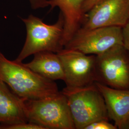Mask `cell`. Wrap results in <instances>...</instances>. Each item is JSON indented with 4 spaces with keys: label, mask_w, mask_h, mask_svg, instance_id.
Wrapping results in <instances>:
<instances>
[{
    "label": "cell",
    "mask_w": 129,
    "mask_h": 129,
    "mask_svg": "<svg viewBox=\"0 0 129 129\" xmlns=\"http://www.w3.org/2000/svg\"><path fill=\"white\" fill-rule=\"evenodd\" d=\"M115 124H112L109 122L108 120H97L90 124L88 125L84 129H117Z\"/></svg>",
    "instance_id": "5bb4252c"
},
{
    "label": "cell",
    "mask_w": 129,
    "mask_h": 129,
    "mask_svg": "<svg viewBox=\"0 0 129 129\" xmlns=\"http://www.w3.org/2000/svg\"><path fill=\"white\" fill-rule=\"evenodd\" d=\"M28 121L45 129H75L67 98L59 92L49 97L36 100L23 99Z\"/></svg>",
    "instance_id": "277c9868"
},
{
    "label": "cell",
    "mask_w": 129,
    "mask_h": 129,
    "mask_svg": "<svg viewBox=\"0 0 129 129\" xmlns=\"http://www.w3.org/2000/svg\"><path fill=\"white\" fill-rule=\"evenodd\" d=\"M61 92L67 98L76 129H84L97 120H109L104 97L95 82L83 87L66 86Z\"/></svg>",
    "instance_id": "7a4b0ae2"
},
{
    "label": "cell",
    "mask_w": 129,
    "mask_h": 129,
    "mask_svg": "<svg viewBox=\"0 0 129 129\" xmlns=\"http://www.w3.org/2000/svg\"><path fill=\"white\" fill-rule=\"evenodd\" d=\"M102 1L103 0H86L83 4L82 8V12L84 15L85 16V14L87 13L93 6Z\"/></svg>",
    "instance_id": "e0dca14e"
},
{
    "label": "cell",
    "mask_w": 129,
    "mask_h": 129,
    "mask_svg": "<svg viewBox=\"0 0 129 129\" xmlns=\"http://www.w3.org/2000/svg\"><path fill=\"white\" fill-rule=\"evenodd\" d=\"M28 122L23 99L0 81V127Z\"/></svg>",
    "instance_id": "30bf717a"
},
{
    "label": "cell",
    "mask_w": 129,
    "mask_h": 129,
    "mask_svg": "<svg viewBox=\"0 0 129 129\" xmlns=\"http://www.w3.org/2000/svg\"><path fill=\"white\" fill-rule=\"evenodd\" d=\"M120 45H123L122 28L107 26L87 30L79 29L64 48L97 55Z\"/></svg>",
    "instance_id": "8992f818"
},
{
    "label": "cell",
    "mask_w": 129,
    "mask_h": 129,
    "mask_svg": "<svg viewBox=\"0 0 129 129\" xmlns=\"http://www.w3.org/2000/svg\"><path fill=\"white\" fill-rule=\"evenodd\" d=\"M104 97L109 119L118 129H126L129 122V89H119L95 82Z\"/></svg>",
    "instance_id": "9c48e42d"
},
{
    "label": "cell",
    "mask_w": 129,
    "mask_h": 129,
    "mask_svg": "<svg viewBox=\"0 0 129 129\" xmlns=\"http://www.w3.org/2000/svg\"><path fill=\"white\" fill-rule=\"evenodd\" d=\"M96 82L119 89H129V52L123 45L96 55Z\"/></svg>",
    "instance_id": "5b68a950"
},
{
    "label": "cell",
    "mask_w": 129,
    "mask_h": 129,
    "mask_svg": "<svg viewBox=\"0 0 129 129\" xmlns=\"http://www.w3.org/2000/svg\"><path fill=\"white\" fill-rule=\"evenodd\" d=\"M0 129H45V128L40 125L28 121L1 126L0 127Z\"/></svg>",
    "instance_id": "4fadbf2b"
},
{
    "label": "cell",
    "mask_w": 129,
    "mask_h": 129,
    "mask_svg": "<svg viewBox=\"0 0 129 129\" xmlns=\"http://www.w3.org/2000/svg\"><path fill=\"white\" fill-rule=\"evenodd\" d=\"M21 19L26 27V38L15 61L22 62L29 56L42 51L57 53L64 48V20L61 13L56 22L53 24L45 23L41 19L32 14Z\"/></svg>",
    "instance_id": "3957f363"
},
{
    "label": "cell",
    "mask_w": 129,
    "mask_h": 129,
    "mask_svg": "<svg viewBox=\"0 0 129 129\" xmlns=\"http://www.w3.org/2000/svg\"><path fill=\"white\" fill-rule=\"evenodd\" d=\"M31 8L36 10L39 8H44L50 6L51 5L50 0H28Z\"/></svg>",
    "instance_id": "9a60e30c"
},
{
    "label": "cell",
    "mask_w": 129,
    "mask_h": 129,
    "mask_svg": "<svg viewBox=\"0 0 129 129\" xmlns=\"http://www.w3.org/2000/svg\"><path fill=\"white\" fill-rule=\"evenodd\" d=\"M126 129H129V123H128V125H127V126Z\"/></svg>",
    "instance_id": "ac0fdd59"
},
{
    "label": "cell",
    "mask_w": 129,
    "mask_h": 129,
    "mask_svg": "<svg viewBox=\"0 0 129 129\" xmlns=\"http://www.w3.org/2000/svg\"><path fill=\"white\" fill-rule=\"evenodd\" d=\"M0 81L23 99H42L59 92L55 81L34 72L22 62L8 59L1 51Z\"/></svg>",
    "instance_id": "6da1fadb"
},
{
    "label": "cell",
    "mask_w": 129,
    "mask_h": 129,
    "mask_svg": "<svg viewBox=\"0 0 129 129\" xmlns=\"http://www.w3.org/2000/svg\"><path fill=\"white\" fill-rule=\"evenodd\" d=\"M50 1V11L55 7H58L64 18L63 44L64 46L73 37L83 23L84 15L82 8L86 0Z\"/></svg>",
    "instance_id": "8fae6325"
},
{
    "label": "cell",
    "mask_w": 129,
    "mask_h": 129,
    "mask_svg": "<svg viewBox=\"0 0 129 129\" xmlns=\"http://www.w3.org/2000/svg\"><path fill=\"white\" fill-rule=\"evenodd\" d=\"M129 20V0H103L86 13L79 29L107 26L123 27Z\"/></svg>",
    "instance_id": "ba28073f"
},
{
    "label": "cell",
    "mask_w": 129,
    "mask_h": 129,
    "mask_svg": "<svg viewBox=\"0 0 129 129\" xmlns=\"http://www.w3.org/2000/svg\"><path fill=\"white\" fill-rule=\"evenodd\" d=\"M56 54L62 64L67 87H83L96 82V55L64 48Z\"/></svg>",
    "instance_id": "52a82bcc"
},
{
    "label": "cell",
    "mask_w": 129,
    "mask_h": 129,
    "mask_svg": "<svg viewBox=\"0 0 129 129\" xmlns=\"http://www.w3.org/2000/svg\"><path fill=\"white\" fill-rule=\"evenodd\" d=\"M123 46L129 52V20L122 27Z\"/></svg>",
    "instance_id": "2e32d148"
},
{
    "label": "cell",
    "mask_w": 129,
    "mask_h": 129,
    "mask_svg": "<svg viewBox=\"0 0 129 129\" xmlns=\"http://www.w3.org/2000/svg\"><path fill=\"white\" fill-rule=\"evenodd\" d=\"M31 62L24 64L34 72L53 81H64V74L62 63L57 54L49 51L36 53Z\"/></svg>",
    "instance_id": "7c38bea8"
}]
</instances>
